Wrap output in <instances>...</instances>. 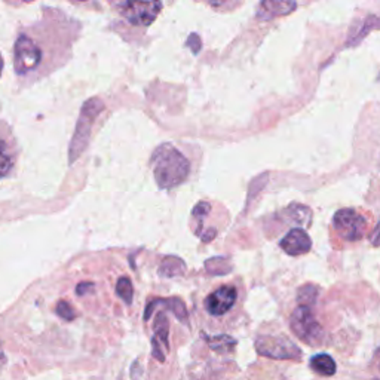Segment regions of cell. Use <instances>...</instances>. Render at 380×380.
I'll use <instances>...</instances> for the list:
<instances>
[{
    "mask_svg": "<svg viewBox=\"0 0 380 380\" xmlns=\"http://www.w3.org/2000/svg\"><path fill=\"white\" fill-rule=\"evenodd\" d=\"M17 145L6 124L0 121V178H5L14 170L17 162Z\"/></svg>",
    "mask_w": 380,
    "mask_h": 380,
    "instance_id": "ba28073f",
    "label": "cell"
},
{
    "mask_svg": "<svg viewBox=\"0 0 380 380\" xmlns=\"http://www.w3.org/2000/svg\"><path fill=\"white\" fill-rule=\"evenodd\" d=\"M290 326L294 335L307 344H318L323 340V327L316 321L311 306H299L294 309L290 318Z\"/></svg>",
    "mask_w": 380,
    "mask_h": 380,
    "instance_id": "3957f363",
    "label": "cell"
},
{
    "mask_svg": "<svg viewBox=\"0 0 380 380\" xmlns=\"http://www.w3.org/2000/svg\"><path fill=\"white\" fill-rule=\"evenodd\" d=\"M122 17L136 27H147L162 9L159 2H125L121 5Z\"/></svg>",
    "mask_w": 380,
    "mask_h": 380,
    "instance_id": "8992f818",
    "label": "cell"
},
{
    "mask_svg": "<svg viewBox=\"0 0 380 380\" xmlns=\"http://www.w3.org/2000/svg\"><path fill=\"white\" fill-rule=\"evenodd\" d=\"M279 245L290 256H302L309 253V249L312 248V241L303 229L294 228L282 238Z\"/></svg>",
    "mask_w": 380,
    "mask_h": 380,
    "instance_id": "9c48e42d",
    "label": "cell"
},
{
    "mask_svg": "<svg viewBox=\"0 0 380 380\" xmlns=\"http://www.w3.org/2000/svg\"><path fill=\"white\" fill-rule=\"evenodd\" d=\"M238 299V291L233 285H221L214 290L204 302L205 311L212 316H223L235 306Z\"/></svg>",
    "mask_w": 380,
    "mask_h": 380,
    "instance_id": "52a82bcc",
    "label": "cell"
},
{
    "mask_svg": "<svg viewBox=\"0 0 380 380\" xmlns=\"http://www.w3.org/2000/svg\"><path fill=\"white\" fill-rule=\"evenodd\" d=\"M78 24L52 10V20L34 24L20 33L14 46L17 76L33 82L67 61Z\"/></svg>",
    "mask_w": 380,
    "mask_h": 380,
    "instance_id": "6da1fadb",
    "label": "cell"
},
{
    "mask_svg": "<svg viewBox=\"0 0 380 380\" xmlns=\"http://www.w3.org/2000/svg\"><path fill=\"white\" fill-rule=\"evenodd\" d=\"M2 70H3V58L0 55V76H2Z\"/></svg>",
    "mask_w": 380,
    "mask_h": 380,
    "instance_id": "d6986e66",
    "label": "cell"
},
{
    "mask_svg": "<svg viewBox=\"0 0 380 380\" xmlns=\"http://www.w3.org/2000/svg\"><path fill=\"white\" fill-rule=\"evenodd\" d=\"M55 311H57L58 316H61V318L66 319V321H73V319L78 316V314H76L75 309L71 307V305L67 303V302H59V303L57 305Z\"/></svg>",
    "mask_w": 380,
    "mask_h": 380,
    "instance_id": "2e32d148",
    "label": "cell"
},
{
    "mask_svg": "<svg viewBox=\"0 0 380 380\" xmlns=\"http://www.w3.org/2000/svg\"><path fill=\"white\" fill-rule=\"evenodd\" d=\"M116 293L119 294V297L125 302V303H131L133 302V295H134V290H133V285H131V281L125 277V278H121L117 281V285H116Z\"/></svg>",
    "mask_w": 380,
    "mask_h": 380,
    "instance_id": "5bb4252c",
    "label": "cell"
},
{
    "mask_svg": "<svg viewBox=\"0 0 380 380\" xmlns=\"http://www.w3.org/2000/svg\"><path fill=\"white\" fill-rule=\"evenodd\" d=\"M205 342L208 343V346L216 351V352H220V353H226V352H232V349L235 348L236 344V340L231 336H226V335H221V336H205Z\"/></svg>",
    "mask_w": 380,
    "mask_h": 380,
    "instance_id": "4fadbf2b",
    "label": "cell"
},
{
    "mask_svg": "<svg viewBox=\"0 0 380 380\" xmlns=\"http://www.w3.org/2000/svg\"><path fill=\"white\" fill-rule=\"evenodd\" d=\"M170 324L168 319L163 314H161L154 323V336L152 339V353L158 361H165V352L170 351Z\"/></svg>",
    "mask_w": 380,
    "mask_h": 380,
    "instance_id": "30bf717a",
    "label": "cell"
},
{
    "mask_svg": "<svg viewBox=\"0 0 380 380\" xmlns=\"http://www.w3.org/2000/svg\"><path fill=\"white\" fill-rule=\"evenodd\" d=\"M258 355L270 360H300L302 351L284 336H260L256 340Z\"/></svg>",
    "mask_w": 380,
    "mask_h": 380,
    "instance_id": "277c9868",
    "label": "cell"
},
{
    "mask_svg": "<svg viewBox=\"0 0 380 380\" xmlns=\"http://www.w3.org/2000/svg\"><path fill=\"white\" fill-rule=\"evenodd\" d=\"M370 242L373 247H380V220L374 228V231L370 233Z\"/></svg>",
    "mask_w": 380,
    "mask_h": 380,
    "instance_id": "e0dca14e",
    "label": "cell"
},
{
    "mask_svg": "<svg viewBox=\"0 0 380 380\" xmlns=\"http://www.w3.org/2000/svg\"><path fill=\"white\" fill-rule=\"evenodd\" d=\"M309 364H311V368L316 374L324 376V377H330L332 374H336V370H337L336 361L327 353H318V355L312 356L311 363Z\"/></svg>",
    "mask_w": 380,
    "mask_h": 380,
    "instance_id": "7c38bea8",
    "label": "cell"
},
{
    "mask_svg": "<svg viewBox=\"0 0 380 380\" xmlns=\"http://www.w3.org/2000/svg\"><path fill=\"white\" fill-rule=\"evenodd\" d=\"M189 162L170 145L161 146L153 156V173L159 187L170 189L183 183L189 175Z\"/></svg>",
    "mask_w": 380,
    "mask_h": 380,
    "instance_id": "7a4b0ae2",
    "label": "cell"
},
{
    "mask_svg": "<svg viewBox=\"0 0 380 380\" xmlns=\"http://www.w3.org/2000/svg\"><path fill=\"white\" fill-rule=\"evenodd\" d=\"M332 223H335V229L339 232V235L346 241L361 240L367 229L365 219L360 212H356L355 210L351 208L339 210L335 214Z\"/></svg>",
    "mask_w": 380,
    "mask_h": 380,
    "instance_id": "5b68a950",
    "label": "cell"
},
{
    "mask_svg": "<svg viewBox=\"0 0 380 380\" xmlns=\"http://www.w3.org/2000/svg\"><path fill=\"white\" fill-rule=\"evenodd\" d=\"M316 299V288L312 285H306L299 293L300 306H312Z\"/></svg>",
    "mask_w": 380,
    "mask_h": 380,
    "instance_id": "9a60e30c",
    "label": "cell"
},
{
    "mask_svg": "<svg viewBox=\"0 0 380 380\" xmlns=\"http://www.w3.org/2000/svg\"><path fill=\"white\" fill-rule=\"evenodd\" d=\"M0 361H2V363L6 361V356H5L3 351H2V343H0Z\"/></svg>",
    "mask_w": 380,
    "mask_h": 380,
    "instance_id": "ac0fdd59",
    "label": "cell"
},
{
    "mask_svg": "<svg viewBox=\"0 0 380 380\" xmlns=\"http://www.w3.org/2000/svg\"><path fill=\"white\" fill-rule=\"evenodd\" d=\"M297 5L294 2H263L258 9V17L263 20H270L281 15H287L294 10Z\"/></svg>",
    "mask_w": 380,
    "mask_h": 380,
    "instance_id": "8fae6325",
    "label": "cell"
}]
</instances>
